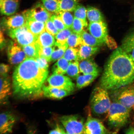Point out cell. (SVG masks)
Segmentation results:
<instances>
[{
	"label": "cell",
	"mask_w": 134,
	"mask_h": 134,
	"mask_svg": "<svg viewBox=\"0 0 134 134\" xmlns=\"http://www.w3.org/2000/svg\"><path fill=\"white\" fill-rule=\"evenodd\" d=\"M79 68L80 72L83 74L99 75L100 69L98 65L93 60L89 58L80 61Z\"/></svg>",
	"instance_id": "cell-17"
},
{
	"label": "cell",
	"mask_w": 134,
	"mask_h": 134,
	"mask_svg": "<svg viewBox=\"0 0 134 134\" xmlns=\"http://www.w3.org/2000/svg\"><path fill=\"white\" fill-rule=\"evenodd\" d=\"M134 47V30L125 38L121 47L128 53Z\"/></svg>",
	"instance_id": "cell-36"
},
{
	"label": "cell",
	"mask_w": 134,
	"mask_h": 134,
	"mask_svg": "<svg viewBox=\"0 0 134 134\" xmlns=\"http://www.w3.org/2000/svg\"><path fill=\"white\" fill-rule=\"evenodd\" d=\"M10 70L9 65L2 63L0 66V75L1 76H4L8 75V73Z\"/></svg>",
	"instance_id": "cell-43"
},
{
	"label": "cell",
	"mask_w": 134,
	"mask_h": 134,
	"mask_svg": "<svg viewBox=\"0 0 134 134\" xmlns=\"http://www.w3.org/2000/svg\"><path fill=\"white\" fill-rule=\"evenodd\" d=\"M82 44L93 47H98L103 46L105 43L104 41L97 39L87 32L83 31L80 35Z\"/></svg>",
	"instance_id": "cell-21"
},
{
	"label": "cell",
	"mask_w": 134,
	"mask_h": 134,
	"mask_svg": "<svg viewBox=\"0 0 134 134\" xmlns=\"http://www.w3.org/2000/svg\"><path fill=\"white\" fill-rule=\"evenodd\" d=\"M87 11V9L84 6L79 4L74 11V17L82 21L84 24L85 27H87L88 26L86 19Z\"/></svg>",
	"instance_id": "cell-32"
},
{
	"label": "cell",
	"mask_w": 134,
	"mask_h": 134,
	"mask_svg": "<svg viewBox=\"0 0 134 134\" xmlns=\"http://www.w3.org/2000/svg\"><path fill=\"white\" fill-rule=\"evenodd\" d=\"M43 92L44 96L47 98L55 99H61L71 94V92L50 86L43 87Z\"/></svg>",
	"instance_id": "cell-15"
},
{
	"label": "cell",
	"mask_w": 134,
	"mask_h": 134,
	"mask_svg": "<svg viewBox=\"0 0 134 134\" xmlns=\"http://www.w3.org/2000/svg\"><path fill=\"white\" fill-rule=\"evenodd\" d=\"M108 91L100 86L94 90L90 105L92 111L95 114L102 115L108 113L111 103Z\"/></svg>",
	"instance_id": "cell-4"
},
{
	"label": "cell",
	"mask_w": 134,
	"mask_h": 134,
	"mask_svg": "<svg viewBox=\"0 0 134 134\" xmlns=\"http://www.w3.org/2000/svg\"><path fill=\"white\" fill-rule=\"evenodd\" d=\"M23 13L26 20L33 19L45 23L53 14L48 11L41 3H37L31 9L26 10Z\"/></svg>",
	"instance_id": "cell-8"
},
{
	"label": "cell",
	"mask_w": 134,
	"mask_h": 134,
	"mask_svg": "<svg viewBox=\"0 0 134 134\" xmlns=\"http://www.w3.org/2000/svg\"><path fill=\"white\" fill-rule=\"evenodd\" d=\"M19 6V0H0L1 14L7 16L14 15Z\"/></svg>",
	"instance_id": "cell-16"
},
{
	"label": "cell",
	"mask_w": 134,
	"mask_h": 134,
	"mask_svg": "<svg viewBox=\"0 0 134 134\" xmlns=\"http://www.w3.org/2000/svg\"><path fill=\"white\" fill-rule=\"evenodd\" d=\"M70 63L63 57L60 58L52 67V71L53 74L58 75L66 74Z\"/></svg>",
	"instance_id": "cell-24"
},
{
	"label": "cell",
	"mask_w": 134,
	"mask_h": 134,
	"mask_svg": "<svg viewBox=\"0 0 134 134\" xmlns=\"http://www.w3.org/2000/svg\"><path fill=\"white\" fill-rule=\"evenodd\" d=\"M26 22V18L22 13L3 18L1 22V26L3 30H6L8 31L25 26Z\"/></svg>",
	"instance_id": "cell-11"
},
{
	"label": "cell",
	"mask_w": 134,
	"mask_h": 134,
	"mask_svg": "<svg viewBox=\"0 0 134 134\" xmlns=\"http://www.w3.org/2000/svg\"><path fill=\"white\" fill-rule=\"evenodd\" d=\"M79 2V0H60L59 12L74 11Z\"/></svg>",
	"instance_id": "cell-28"
},
{
	"label": "cell",
	"mask_w": 134,
	"mask_h": 134,
	"mask_svg": "<svg viewBox=\"0 0 134 134\" xmlns=\"http://www.w3.org/2000/svg\"><path fill=\"white\" fill-rule=\"evenodd\" d=\"M9 36L16 42L23 46L36 42L37 37L28 29L26 25L8 31Z\"/></svg>",
	"instance_id": "cell-7"
},
{
	"label": "cell",
	"mask_w": 134,
	"mask_h": 134,
	"mask_svg": "<svg viewBox=\"0 0 134 134\" xmlns=\"http://www.w3.org/2000/svg\"><path fill=\"white\" fill-rule=\"evenodd\" d=\"M48 74V70L40 68L35 58H27L18 65L13 72L14 96L22 99L40 97L43 93V83Z\"/></svg>",
	"instance_id": "cell-1"
},
{
	"label": "cell",
	"mask_w": 134,
	"mask_h": 134,
	"mask_svg": "<svg viewBox=\"0 0 134 134\" xmlns=\"http://www.w3.org/2000/svg\"><path fill=\"white\" fill-rule=\"evenodd\" d=\"M99 50L98 47H93L82 44L79 49V61L89 58Z\"/></svg>",
	"instance_id": "cell-22"
},
{
	"label": "cell",
	"mask_w": 134,
	"mask_h": 134,
	"mask_svg": "<svg viewBox=\"0 0 134 134\" xmlns=\"http://www.w3.org/2000/svg\"><path fill=\"white\" fill-rule=\"evenodd\" d=\"M60 121L68 134H84V119L79 115H65Z\"/></svg>",
	"instance_id": "cell-5"
},
{
	"label": "cell",
	"mask_w": 134,
	"mask_h": 134,
	"mask_svg": "<svg viewBox=\"0 0 134 134\" xmlns=\"http://www.w3.org/2000/svg\"><path fill=\"white\" fill-rule=\"evenodd\" d=\"M0 100L1 103H4L8 99L10 94V82L8 75L1 76Z\"/></svg>",
	"instance_id": "cell-18"
},
{
	"label": "cell",
	"mask_w": 134,
	"mask_h": 134,
	"mask_svg": "<svg viewBox=\"0 0 134 134\" xmlns=\"http://www.w3.org/2000/svg\"><path fill=\"white\" fill-rule=\"evenodd\" d=\"M87 10V18L90 23L104 21L103 14L98 8L90 6Z\"/></svg>",
	"instance_id": "cell-23"
},
{
	"label": "cell",
	"mask_w": 134,
	"mask_h": 134,
	"mask_svg": "<svg viewBox=\"0 0 134 134\" xmlns=\"http://www.w3.org/2000/svg\"><path fill=\"white\" fill-rule=\"evenodd\" d=\"M67 28L71 29L74 17L70 12H59L58 14Z\"/></svg>",
	"instance_id": "cell-35"
},
{
	"label": "cell",
	"mask_w": 134,
	"mask_h": 134,
	"mask_svg": "<svg viewBox=\"0 0 134 134\" xmlns=\"http://www.w3.org/2000/svg\"><path fill=\"white\" fill-rule=\"evenodd\" d=\"M37 63L40 68L43 69L48 70V63L49 62L46 58L43 57L39 56L35 58Z\"/></svg>",
	"instance_id": "cell-41"
},
{
	"label": "cell",
	"mask_w": 134,
	"mask_h": 134,
	"mask_svg": "<svg viewBox=\"0 0 134 134\" xmlns=\"http://www.w3.org/2000/svg\"><path fill=\"white\" fill-rule=\"evenodd\" d=\"M50 19L53 21L55 26L59 31L67 28L61 18L58 15L53 14L50 18Z\"/></svg>",
	"instance_id": "cell-39"
},
{
	"label": "cell",
	"mask_w": 134,
	"mask_h": 134,
	"mask_svg": "<svg viewBox=\"0 0 134 134\" xmlns=\"http://www.w3.org/2000/svg\"><path fill=\"white\" fill-rule=\"evenodd\" d=\"M130 110L114 100L107 113L108 124L114 128L123 126L129 118Z\"/></svg>",
	"instance_id": "cell-3"
},
{
	"label": "cell",
	"mask_w": 134,
	"mask_h": 134,
	"mask_svg": "<svg viewBox=\"0 0 134 134\" xmlns=\"http://www.w3.org/2000/svg\"><path fill=\"white\" fill-rule=\"evenodd\" d=\"M7 55L8 62L13 65L19 64L27 58L23 47L15 41L10 42Z\"/></svg>",
	"instance_id": "cell-10"
},
{
	"label": "cell",
	"mask_w": 134,
	"mask_h": 134,
	"mask_svg": "<svg viewBox=\"0 0 134 134\" xmlns=\"http://www.w3.org/2000/svg\"><path fill=\"white\" fill-rule=\"evenodd\" d=\"M134 82V62L121 47L115 50L105 67L100 86L113 91Z\"/></svg>",
	"instance_id": "cell-2"
},
{
	"label": "cell",
	"mask_w": 134,
	"mask_h": 134,
	"mask_svg": "<svg viewBox=\"0 0 134 134\" xmlns=\"http://www.w3.org/2000/svg\"><path fill=\"white\" fill-rule=\"evenodd\" d=\"M68 47V45L67 43L63 45L55 43L54 46H53V52L50 59V62L56 61L63 57Z\"/></svg>",
	"instance_id": "cell-26"
},
{
	"label": "cell",
	"mask_w": 134,
	"mask_h": 134,
	"mask_svg": "<svg viewBox=\"0 0 134 134\" xmlns=\"http://www.w3.org/2000/svg\"><path fill=\"white\" fill-rule=\"evenodd\" d=\"M45 28L47 32L54 36H56L59 31L50 18L45 23Z\"/></svg>",
	"instance_id": "cell-40"
},
{
	"label": "cell",
	"mask_w": 134,
	"mask_h": 134,
	"mask_svg": "<svg viewBox=\"0 0 134 134\" xmlns=\"http://www.w3.org/2000/svg\"><path fill=\"white\" fill-rule=\"evenodd\" d=\"M27 58H36L39 57V46L36 42L31 44L22 46Z\"/></svg>",
	"instance_id": "cell-29"
},
{
	"label": "cell",
	"mask_w": 134,
	"mask_h": 134,
	"mask_svg": "<svg viewBox=\"0 0 134 134\" xmlns=\"http://www.w3.org/2000/svg\"><path fill=\"white\" fill-rule=\"evenodd\" d=\"M47 10L52 14H57L60 12V0H41Z\"/></svg>",
	"instance_id": "cell-27"
},
{
	"label": "cell",
	"mask_w": 134,
	"mask_h": 134,
	"mask_svg": "<svg viewBox=\"0 0 134 134\" xmlns=\"http://www.w3.org/2000/svg\"><path fill=\"white\" fill-rule=\"evenodd\" d=\"M127 134H134V127H131L129 128L125 131Z\"/></svg>",
	"instance_id": "cell-45"
},
{
	"label": "cell",
	"mask_w": 134,
	"mask_h": 134,
	"mask_svg": "<svg viewBox=\"0 0 134 134\" xmlns=\"http://www.w3.org/2000/svg\"><path fill=\"white\" fill-rule=\"evenodd\" d=\"M16 117L10 112L7 111L0 115V133L1 134L10 133L15 122Z\"/></svg>",
	"instance_id": "cell-14"
},
{
	"label": "cell",
	"mask_w": 134,
	"mask_h": 134,
	"mask_svg": "<svg viewBox=\"0 0 134 134\" xmlns=\"http://www.w3.org/2000/svg\"><path fill=\"white\" fill-rule=\"evenodd\" d=\"M49 134H65L66 133V130L64 128L62 125L58 124L56 125L53 130L50 131Z\"/></svg>",
	"instance_id": "cell-42"
},
{
	"label": "cell",
	"mask_w": 134,
	"mask_h": 134,
	"mask_svg": "<svg viewBox=\"0 0 134 134\" xmlns=\"http://www.w3.org/2000/svg\"><path fill=\"white\" fill-rule=\"evenodd\" d=\"M84 27L85 26L83 22L74 17L71 29L73 32L80 35L83 31Z\"/></svg>",
	"instance_id": "cell-37"
},
{
	"label": "cell",
	"mask_w": 134,
	"mask_h": 134,
	"mask_svg": "<svg viewBox=\"0 0 134 134\" xmlns=\"http://www.w3.org/2000/svg\"><path fill=\"white\" fill-rule=\"evenodd\" d=\"M56 41L54 36L46 31L38 36L36 42L40 46L52 47L54 46Z\"/></svg>",
	"instance_id": "cell-20"
},
{
	"label": "cell",
	"mask_w": 134,
	"mask_h": 134,
	"mask_svg": "<svg viewBox=\"0 0 134 134\" xmlns=\"http://www.w3.org/2000/svg\"><path fill=\"white\" fill-rule=\"evenodd\" d=\"M5 45V41L3 34V31L1 30V50L3 49Z\"/></svg>",
	"instance_id": "cell-44"
},
{
	"label": "cell",
	"mask_w": 134,
	"mask_h": 134,
	"mask_svg": "<svg viewBox=\"0 0 134 134\" xmlns=\"http://www.w3.org/2000/svg\"><path fill=\"white\" fill-rule=\"evenodd\" d=\"M26 26L30 31L37 37L46 31L45 23L33 19L27 20Z\"/></svg>",
	"instance_id": "cell-19"
},
{
	"label": "cell",
	"mask_w": 134,
	"mask_h": 134,
	"mask_svg": "<svg viewBox=\"0 0 134 134\" xmlns=\"http://www.w3.org/2000/svg\"><path fill=\"white\" fill-rule=\"evenodd\" d=\"M108 132L100 120L91 116L88 117L85 124L84 134H105Z\"/></svg>",
	"instance_id": "cell-12"
},
{
	"label": "cell",
	"mask_w": 134,
	"mask_h": 134,
	"mask_svg": "<svg viewBox=\"0 0 134 134\" xmlns=\"http://www.w3.org/2000/svg\"><path fill=\"white\" fill-rule=\"evenodd\" d=\"M63 57L69 62L79 61V49L76 48L69 47Z\"/></svg>",
	"instance_id": "cell-33"
},
{
	"label": "cell",
	"mask_w": 134,
	"mask_h": 134,
	"mask_svg": "<svg viewBox=\"0 0 134 134\" xmlns=\"http://www.w3.org/2000/svg\"><path fill=\"white\" fill-rule=\"evenodd\" d=\"M49 85L71 92L74 91L75 85L71 78L64 75L53 74L47 79Z\"/></svg>",
	"instance_id": "cell-9"
},
{
	"label": "cell",
	"mask_w": 134,
	"mask_h": 134,
	"mask_svg": "<svg viewBox=\"0 0 134 134\" xmlns=\"http://www.w3.org/2000/svg\"><path fill=\"white\" fill-rule=\"evenodd\" d=\"M88 30L92 36L101 41L105 42L108 37V27L104 21L90 23Z\"/></svg>",
	"instance_id": "cell-13"
},
{
	"label": "cell",
	"mask_w": 134,
	"mask_h": 134,
	"mask_svg": "<svg viewBox=\"0 0 134 134\" xmlns=\"http://www.w3.org/2000/svg\"><path fill=\"white\" fill-rule=\"evenodd\" d=\"M73 32L71 29L68 28L59 31L55 36V43L61 45L66 44L68 37Z\"/></svg>",
	"instance_id": "cell-30"
},
{
	"label": "cell",
	"mask_w": 134,
	"mask_h": 134,
	"mask_svg": "<svg viewBox=\"0 0 134 134\" xmlns=\"http://www.w3.org/2000/svg\"><path fill=\"white\" fill-rule=\"evenodd\" d=\"M53 50V48L52 47H42L39 46V56L46 58L49 62Z\"/></svg>",
	"instance_id": "cell-38"
},
{
	"label": "cell",
	"mask_w": 134,
	"mask_h": 134,
	"mask_svg": "<svg viewBox=\"0 0 134 134\" xmlns=\"http://www.w3.org/2000/svg\"><path fill=\"white\" fill-rule=\"evenodd\" d=\"M132 84L113 91L114 100L130 110L134 108V85Z\"/></svg>",
	"instance_id": "cell-6"
},
{
	"label": "cell",
	"mask_w": 134,
	"mask_h": 134,
	"mask_svg": "<svg viewBox=\"0 0 134 134\" xmlns=\"http://www.w3.org/2000/svg\"><path fill=\"white\" fill-rule=\"evenodd\" d=\"M98 75H79L76 79V86L79 89L88 86L98 77Z\"/></svg>",
	"instance_id": "cell-25"
},
{
	"label": "cell",
	"mask_w": 134,
	"mask_h": 134,
	"mask_svg": "<svg viewBox=\"0 0 134 134\" xmlns=\"http://www.w3.org/2000/svg\"><path fill=\"white\" fill-rule=\"evenodd\" d=\"M134 62V47L131 51L128 53Z\"/></svg>",
	"instance_id": "cell-46"
},
{
	"label": "cell",
	"mask_w": 134,
	"mask_h": 134,
	"mask_svg": "<svg viewBox=\"0 0 134 134\" xmlns=\"http://www.w3.org/2000/svg\"><path fill=\"white\" fill-rule=\"evenodd\" d=\"M67 43L69 47L76 48L83 44L81 36L73 32L68 37Z\"/></svg>",
	"instance_id": "cell-34"
},
{
	"label": "cell",
	"mask_w": 134,
	"mask_h": 134,
	"mask_svg": "<svg viewBox=\"0 0 134 134\" xmlns=\"http://www.w3.org/2000/svg\"><path fill=\"white\" fill-rule=\"evenodd\" d=\"M79 61L70 62L66 74L70 77L76 79L79 76L80 72Z\"/></svg>",
	"instance_id": "cell-31"
}]
</instances>
